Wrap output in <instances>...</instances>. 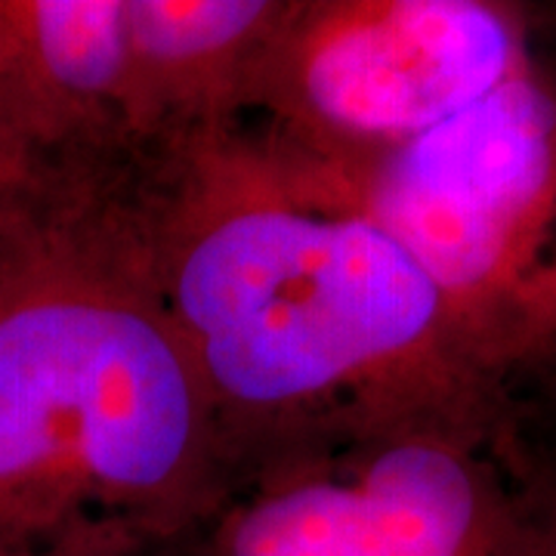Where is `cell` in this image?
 <instances>
[{
	"instance_id": "8992f818",
	"label": "cell",
	"mask_w": 556,
	"mask_h": 556,
	"mask_svg": "<svg viewBox=\"0 0 556 556\" xmlns=\"http://www.w3.org/2000/svg\"><path fill=\"white\" fill-rule=\"evenodd\" d=\"M288 0H121L124 137L139 149L244 124Z\"/></svg>"
},
{
	"instance_id": "5b68a950",
	"label": "cell",
	"mask_w": 556,
	"mask_h": 556,
	"mask_svg": "<svg viewBox=\"0 0 556 556\" xmlns=\"http://www.w3.org/2000/svg\"><path fill=\"white\" fill-rule=\"evenodd\" d=\"M204 556H538L495 448L387 433L251 479L204 526Z\"/></svg>"
},
{
	"instance_id": "ba28073f",
	"label": "cell",
	"mask_w": 556,
	"mask_h": 556,
	"mask_svg": "<svg viewBox=\"0 0 556 556\" xmlns=\"http://www.w3.org/2000/svg\"><path fill=\"white\" fill-rule=\"evenodd\" d=\"M0 556H204V529L159 532L127 519H78L16 544Z\"/></svg>"
},
{
	"instance_id": "7c38bea8",
	"label": "cell",
	"mask_w": 556,
	"mask_h": 556,
	"mask_svg": "<svg viewBox=\"0 0 556 556\" xmlns=\"http://www.w3.org/2000/svg\"><path fill=\"white\" fill-rule=\"evenodd\" d=\"M544 22H547V31H554V35H556V7L544 10Z\"/></svg>"
},
{
	"instance_id": "7a4b0ae2",
	"label": "cell",
	"mask_w": 556,
	"mask_h": 556,
	"mask_svg": "<svg viewBox=\"0 0 556 556\" xmlns=\"http://www.w3.org/2000/svg\"><path fill=\"white\" fill-rule=\"evenodd\" d=\"M236 492L155 281L142 152L31 161L0 201V544L78 519L204 529Z\"/></svg>"
},
{
	"instance_id": "277c9868",
	"label": "cell",
	"mask_w": 556,
	"mask_h": 556,
	"mask_svg": "<svg viewBox=\"0 0 556 556\" xmlns=\"http://www.w3.org/2000/svg\"><path fill=\"white\" fill-rule=\"evenodd\" d=\"M541 31L507 0H288L244 127L285 177H340L485 100Z\"/></svg>"
},
{
	"instance_id": "8fae6325",
	"label": "cell",
	"mask_w": 556,
	"mask_h": 556,
	"mask_svg": "<svg viewBox=\"0 0 556 556\" xmlns=\"http://www.w3.org/2000/svg\"><path fill=\"white\" fill-rule=\"evenodd\" d=\"M529 452H541V455L556 457V437L547 439V442H538V445H529Z\"/></svg>"
},
{
	"instance_id": "9c48e42d",
	"label": "cell",
	"mask_w": 556,
	"mask_h": 556,
	"mask_svg": "<svg viewBox=\"0 0 556 556\" xmlns=\"http://www.w3.org/2000/svg\"><path fill=\"white\" fill-rule=\"evenodd\" d=\"M519 485L538 532V556H556V457L526 452Z\"/></svg>"
},
{
	"instance_id": "30bf717a",
	"label": "cell",
	"mask_w": 556,
	"mask_h": 556,
	"mask_svg": "<svg viewBox=\"0 0 556 556\" xmlns=\"http://www.w3.org/2000/svg\"><path fill=\"white\" fill-rule=\"evenodd\" d=\"M28 167H31V161L22 159L20 152H16L7 139L0 137V201L7 199L10 189L28 174Z\"/></svg>"
},
{
	"instance_id": "52a82bcc",
	"label": "cell",
	"mask_w": 556,
	"mask_h": 556,
	"mask_svg": "<svg viewBox=\"0 0 556 556\" xmlns=\"http://www.w3.org/2000/svg\"><path fill=\"white\" fill-rule=\"evenodd\" d=\"M121 0H0V137L25 161L130 146Z\"/></svg>"
},
{
	"instance_id": "3957f363",
	"label": "cell",
	"mask_w": 556,
	"mask_h": 556,
	"mask_svg": "<svg viewBox=\"0 0 556 556\" xmlns=\"http://www.w3.org/2000/svg\"><path fill=\"white\" fill-rule=\"evenodd\" d=\"M285 179L399 241L522 448L556 437V50L544 31L517 75L437 130L340 177Z\"/></svg>"
},
{
	"instance_id": "6da1fadb",
	"label": "cell",
	"mask_w": 556,
	"mask_h": 556,
	"mask_svg": "<svg viewBox=\"0 0 556 556\" xmlns=\"http://www.w3.org/2000/svg\"><path fill=\"white\" fill-rule=\"evenodd\" d=\"M139 152L155 281L239 489L387 433L470 439L517 473L514 420L378 223L303 195L244 124Z\"/></svg>"
}]
</instances>
